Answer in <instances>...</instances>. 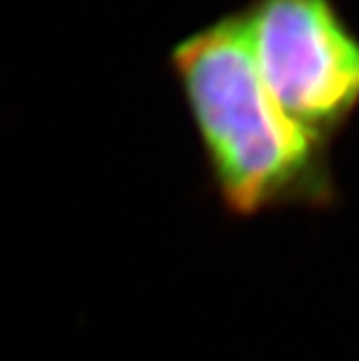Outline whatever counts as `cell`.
I'll return each instance as SVG.
<instances>
[{
    "mask_svg": "<svg viewBox=\"0 0 359 361\" xmlns=\"http://www.w3.org/2000/svg\"><path fill=\"white\" fill-rule=\"evenodd\" d=\"M171 68L229 207L252 214L329 194L327 142L289 119L269 94L243 12L180 40Z\"/></svg>",
    "mask_w": 359,
    "mask_h": 361,
    "instance_id": "obj_1",
    "label": "cell"
},
{
    "mask_svg": "<svg viewBox=\"0 0 359 361\" xmlns=\"http://www.w3.org/2000/svg\"><path fill=\"white\" fill-rule=\"evenodd\" d=\"M243 21L269 94L329 142L359 107V35L334 0H252Z\"/></svg>",
    "mask_w": 359,
    "mask_h": 361,
    "instance_id": "obj_2",
    "label": "cell"
}]
</instances>
